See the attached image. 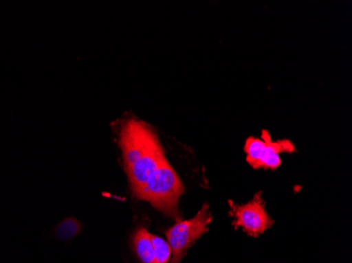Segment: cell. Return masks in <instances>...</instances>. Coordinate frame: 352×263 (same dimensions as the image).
Wrapping results in <instances>:
<instances>
[{
    "label": "cell",
    "mask_w": 352,
    "mask_h": 263,
    "mask_svg": "<svg viewBox=\"0 0 352 263\" xmlns=\"http://www.w3.org/2000/svg\"><path fill=\"white\" fill-rule=\"evenodd\" d=\"M246 160L254 169L276 170L282 163L280 154L294 153L296 146L290 140L272 141L270 134L263 130L262 137H249L245 142Z\"/></svg>",
    "instance_id": "4"
},
{
    "label": "cell",
    "mask_w": 352,
    "mask_h": 263,
    "mask_svg": "<svg viewBox=\"0 0 352 263\" xmlns=\"http://www.w3.org/2000/svg\"><path fill=\"white\" fill-rule=\"evenodd\" d=\"M120 148L132 193L138 197L150 176L166 159L160 139L144 122L128 120L120 130Z\"/></svg>",
    "instance_id": "1"
},
{
    "label": "cell",
    "mask_w": 352,
    "mask_h": 263,
    "mask_svg": "<svg viewBox=\"0 0 352 263\" xmlns=\"http://www.w3.org/2000/svg\"><path fill=\"white\" fill-rule=\"evenodd\" d=\"M151 237L152 234L148 232V229L142 227L134 233L132 238L134 252L136 253L142 263H155Z\"/></svg>",
    "instance_id": "6"
},
{
    "label": "cell",
    "mask_w": 352,
    "mask_h": 263,
    "mask_svg": "<svg viewBox=\"0 0 352 263\" xmlns=\"http://www.w3.org/2000/svg\"><path fill=\"white\" fill-rule=\"evenodd\" d=\"M151 238L155 263H169L172 258V250L169 242L155 235H152Z\"/></svg>",
    "instance_id": "7"
},
{
    "label": "cell",
    "mask_w": 352,
    "mask_h": 263,
    "mask_svg": "<svg viewBox=\"0 0 352 263\" xmlns=\"http://www.w3.org/2000/svg\"><path fill=\"white\" fill-rule=\"evenodd\" d=\"M230 215L234 217L235 227H242L251 236L258 237L274 225L265 209L262 192L255 194L246 205H231Z\"/></svg>",
    "instance_id": "5"
},
{
    "label": "cell",
    "mask_w": 352,
    "mask_h": 263,
    "mask_svg": "<svg viewBox=\"0 0 352 263\" xmlns=\"http://www.w3.org/2000/svg\"><path fill=\"white\" fill-rule=\"evenodd\" d=\"M184 192L181 178L166 158L150 176L136 198L148 201L171 218H179V201Z\"/></svg>",
    "instance_id": "2"
},
{
    "label": "cell",
    "mask_w": 352,
    "mask_h": 263,
    "mask_svg": "<svg viewBox=\"0 0 352 263\" xmlns=\"http://www.w3.org/2000/svg\"><path fill=\"white\" fill-rule=\"evenodd\" d=\"M80 231L78 221L73 218L66 219L57 227V236L61 239H69L75 236Z\"/></svg>",
    "instance_id": "8"
},
{
    "label": "cell",
    "mask_w": 352,
    "mask_h": 263,
    "mask_svg": "<svg viewBox=\"0 0 352 263\" xmlns=\"http://www.w3.org/2000/svg\"><path fill=\"white\" fill-rule=\"evenodd\" d=\"M212 221V214L209 205H204L199 213L189 220L179 221L167 232L168 242L172 250V258L169 263H181L187 251L197 242L205 233L208 225Z\"/></svg>",
    "instance_id": "3"
}]
</instances>
